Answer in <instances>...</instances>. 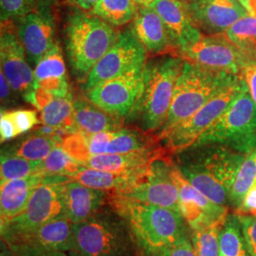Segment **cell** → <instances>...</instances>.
I'll list each match as a JSON object with an SVG mask.
<instances>
[{"instance_id": "cell-4", "label": "cell", "mask_w": 256, "mask_h": 256, "mask_svg": "<svg viewBox=\"0 0 256 256\" xmlns=\"http://www.w3.org/2000/svg\"><path fill=\"white\" fill-rule=\"evenodd\" d=\"M238 79L240 76L236 74L212 70L184 60L176 82L171 108L162 129L189 118Z\"/></svg>"}, {"instance_id": "cell-34", "label": "cell", "mask_w": 256, "mask_h": 256, "mask_svg": "<svg viewBox=\"0 0 256 256\" xmlns=\"http://www.w3.org/2000/svg\"><path fill=\"white\" fill-rule=\"evenodd\" d=\"M223 34L234 46L246 54L256 57V18L247 14Z\"/></svg>"}, {"instance_id": "cell-8", "label": "cell", "mask_w": 256, "mask_h": 256, "mask_svg": "<svg viewBox=\"0 0 256 256\" xmlns=\"http://www.w3.org/2000/svg\"><path fill=\"white\" fill-rule=\"evenodd\" d=\"M62 146L81 164L96 155L126 154L162 147L158 136L144 130L122 128L97 134L72 133L63 138Z\"/></svg>"}, {"instance_id": "cell-51", "label": "cell", "mask_w": 256, "mask_h": 256, "mask_svg": "<svg viewBox=\"0 0 256 256\" xmlns=\"http://www.w3.org/2000/svg\"><path fill=\"white\" fill-rule=\"evenodd\" d=\"M180 1H182V2H183V3L187 4V3H190V2H192V0H180Z\"/></svg>"}, {"instance_id": "cell-27", "label": "cell", "mask_w": 256, "mask_h": 256, "mask_svg": "<svg viewBox=\"0 0 256 256\" xmlns=\"http://www.w3.org/2000/svg\"><path fill=\"white\" fill-rule=\"evenodd\" d=\"M138 176L112 173L82 166V169L74 174L72 180L93 189L106 191L111 194H119L135 182Z\"/></svg>"}, {"instance_id": "cell-2", "label": "cell", "mask_w": 256, "mask_h": 256, "mask_svg": "<svg viewBox=\"0 0 256 256\" xmlns=\"http://www.w3.org/2000/svg\"><path fill=\"white\" fill-rule=\"evenodd\" d=\"M110 206L126 220L144 256L190 236L182 214L176 210L111 194Z\"/></svg>"}, {"instance_id": "cell-15", "label": "cell", "mask_w": 256, "mask_h": 256, "mask_svg": "<svg viewBox=\"0 0 256 256\" xmlns=\"http://www.w3.org/2000/svg\"><path fill=\"white\" fill-rule=\"evenodd\" d=\"M70 93L62 48L55 42L36 66L34 86L25 100L42 110L56 98L66 97Z\"/></svg>"}, {"instance_id": "cell-47", "label": "cell", "mask_w": 256, "mask_h": 256, "mask_svg": "<svg viewBox=\"0 0 256 256\" xmlns=\"http://www.w3.org/2000/svg\"><path fill=\"white\" fill-rule=\"evenodd\" d=\"M245 9L247 10L248 14L250 16L256 18V0H250Z\"/></svg>"}, {"instance_id": "cell-38", "label": "cell", "mask_w": 256, "mask_h": 256, "mask_svg": "<svg viewBox=\"0 0 256 256\" xmlns=\"http://www.w3.org/2000/svg\"><path fill=\"white\" fill-rule=\"evenodd\" d=\"M10 119L14 124L19 134L25 133L32 128H34L41 124L40 120L38 119L37 113L34 110H12L8 111Z\"/></svg>"}, {"instance_id": "cell-42", "label": "cell", "mask_w": 256, "mask_h": 256, "mask_svg": "<svg viewBox=\"0 0 256 256\" xmlns=\"http://www.w3.org/2000/svg\"><path fill=\"white\" fill-rule=\"evenodd\" d=\"M18 131L16 128L12 120L10 119L8 111H1L0 115V138L1 142L10 140L19 136Z\"/></svg>"}, {"instance_id": "cell-14", "label": "cell", "mask_w": 256, "mask_h": 256, "mask_svg": "<svg viewBox=\"0 0 256 256\" xmlns=\"http://www.w3.org/2000/svg\"><path fill=\"white\" fill-rule=\"evenodd\" d=\"M144 68L102 82L88 90V99L106 112L124 118L137 110L144 90Z\"/></svg>"}, {"instance_id": "cell-48", "label": "cell", "mask_w": 256, "mask_h": 256, "mask_svg": "<svg viewBox=\"0 0 256 256\" xmlns=\"http://www.w3.org/2000/svg\"><path fill=\"white\" fill-rule=\"evenodd\" d=\"M138 6H149L154 0H133Z\"/></svg>"}, {"instance_id": "cell-3", "label": "cell", "mask_w": 256, "mask_h": 256, "mask_svg": "<svg viewBox=\"0 0 256 256\" xmlns=\"http://www.w3.org/2000/svg\"><path fill=\"white\" fill-rule=\"evenodd\" d=\"M70 256H136L138 246L128 223L110 206L74 224Z\"/></svg>"}, {"instance_id": "cell-16", "label": "cell", "mask_w": 256, "mask_h": 256, "mask_svg": "<svg viewBox=\"0 0 256 256\" xmlns=\"http://www.w3.org/2000/svg\"><path fill=\"white\" fill-rule=\"evenodd\" d=\"M172 178L180 192V208L189 229L198 230L223 223L228 214V206H222L210 200L190 182L174 162Z\"/></svg>"}, {"instance_id": "cell-10", "label": "cell", "mask_w": 256, "mask_h": 256, "mask_svg": "<svg viewBox=\"0 0 256 256\" xmlns=\"http://www.w3.org/2000/svg\"><path fill=\"white\" fill-rule=\"evenodd\" d=\"M68 180L66 176L46 174L44 182L34 190L24 210L1 227V238L32 232L64 214L63 188Z\"/></svg>"}, {"instance_id": "cell-29", "label": "cell", "mask_w": 256, "mask_h": 256, "mask_svg": "<svg viewBox=\"0 0 256 256\" xmlns=\"http://www.w3.org/2000/svg\"><path fill=\"white\" fill-rule=\"evenodd\" d=\"M63 138L48 137L34 133L14 146L3 149L12 154L34 162H43L55 147L62 144Z\"/></svg>"}, {"instance_id": "cell-33", "label": "cell", "mask_w": 256, "mask_h": 256, "mask_svg": "<svg viewBox=\"0 0 256 256\" xmlns=\"http://www.w3.org/2000/svg\"><path fill=\"white\" fill-rule=\"evenodd\" d=\"M136 8L133 0H100L92 10V14L118 27L134 19Z\"/></svg>"}, {"instance_id": "cell-41", "label": "cell", "mask_w": 256, "mask_h": 256, "mask_svg": "<svg viewBox=\"0 0 256 256\" xmlns=\"http://www.w3.org/2000/svg\"><path fill=\"white\" fill-rule=\"evenodd\" d=\"M10 252L14 256H70L68 252H64L48 250V248H10Z\"/></svg>"}, {"instance_id": "cell-20", "label": "cell", "mask_w": 256, "mask_h": 256, "mask_svg": "<svg viewBox=\"0 0 256 256\" xmlns=\"http://www.w3.org/2000/svg\"><path fill=\"white\" fill-rule=\"evenodd\" d=\"M8 248L34 247L70 252L74 247V223L63 214L38 229L18 236L2 238Z\"/></svg>"}, {"instance_id": "cell-17", "label": "cell", "mask_w": 256, "mask_h": 256, "mask_svg": "<svg viewBox=\"0 0 256 256\" xmlns=\"http://www.w3.org/2000/svg\"><path fill=\"white\" fill-rule=\"evenodd\" d=\"M0 57L1 70L8 78L12 90L25 97L34 86V70L27 62L26 50L12 20L1 21Z\"/></svg>"}, {"instance_id": "cell-18", "label": "cell", "mask_w": 256, "mask_h": 256, "mask_svg": "<svg viewBox=\"0 0 256 256\" xmlns=\"http://www.w3.org/2000/svg\"><path fill=\"white\" fill-rule=\"evenodd\" d=\"M16 28L28 62L36 66L55 43L54 16L50 5L38 4L32 12L19 18Z\"/></svg>"}, {"instance_id": "cell-25", "label": "cell", "mask_w": 256, "mask_h": 256, "mask_svg": "<svg viewBox=\"0 0 256 256\" xmlns=\"http://www.w3.org/2000/svg\"><path fill=\"white\" fill-rule=\"evenodd\" d=\"M46 174H38L1 183L0 223L1 227L16 218L27 206L34 190L44 182Z\"/></svg>"}, {"instance_id": "cell-40", "label": "cell", "mask_w": 256, "mask_h": 256, "mask_svg": "<svg viewBox=\"0 0 256 256\" xmlns=\"http://www.w3.org/2000/svg\"><path fill=\"white\" fill-rule=\"evenodd\" d=\"M149 256H196L190 236L182 238L174 245L164 248Z\"/></svg>"}, {"instance_id": "cell-39", "label": "cell", "mask_w": 256, "mask_h": 256, "mask_svg": "<svg viewBox=\"0 0 256 256\" xmlns=\"http://www.w3.org/2000/svg\"><path fill=\"white\" fill-rule=\"evenodd\" d=\"M238 216L250 256H256V216Z\"/></svg>"}, {"instance_id": "cell-37", "label": "cell", "mask_w": 256, "mask_h": 256, "mask_svg": "<svg viewBox=\"0 0 256 256\" xmlns=\"http://www.w3.org/2000/svg\"><path fill=\"white\" fill-rule=\"evenodd\" d=\"M36 6V0H0L1 21L21 18Z\"/></svg>"}, {"instance_id": "cell-1", "label": "cell", "mask_w": 256, "mask_h": 256, "mask_svg": "<svg viewBox=\"0 0 256 256\" xmlns=\"http://www.w3.org/2000/svg\"><path fill=\"white\" fill-rule=\"evenodd\" d=\"M176 156V164L192 185L216 204L228 206L230 191L245 154L210 144L190 147Z\"/></svg>"}, {"instance_id": "cell-44", "label": "cell", "mask_w": 256, "mask_h": 256, "mask_svg": "<svg viewBox=\"0 0 256 256\" xmlns=\"http://www.w3.org/2000/svg\"><path fill=\"white\" fill-rule=\"evenodd\" d=\"M234 212L238 214L256 216V182L248 191L241 205Z\"/></svg>"}, {"instance_id": "cell-7", "label": "cell", "mask_w": 256, "mask_h": 256, "mask_svg": "<svg viewBox=\"0 0 256 256\" xmlns=\"http://www.w3.org/2000/svg\"><path fill=\"white\" fill-rule=\"evenodd\" d=\"M216 144L247 155L256 148V104L247 84L192 146Z\"/></svg>"}, {"instance_id": "cell-24", "label": "cell", "mask_w": 256, "mask_h": 256, "mask_svg": "<svg viewBox=\"0 0 256 256\" xmlns=\"http://www.w3.org/2000/svg\"><path fill=\"white\" fill-rule=\"evenodd\" d=\"M168 154L170 153L162 146L126 154L92 156L82 162V165L118 174H140L144 173L155 160Z\"/></svg>"}, {"instance_id": "cell-12", "label": "cell", "mask_w": 256, "mask_h": 256, "mask_svg": "<svg viewBox=\"0 0 256 256\" xmlns=\"http://www.w3.org/2000/svg\"><path fill=\"white\" fill-rule=\"evenodd\" d=\"M146 48L132 28L120 32L115 44L86 76V90L100 82L146 68Z\"/></svg>"}, {"instance_id": "cell-23", "label": "cell", "mask_w": 256, "mask_h": 256, "mask_svg": "<svg viewBox=\"0 0 256 256\" xmlns=\"http://www.w3.org/2000/svg\"><path fill=\"white\" fill-rule=\"evenodd\" d=\"M150 8L160 16L167 28L174 46L180 52L202 36L190 18L187 6L180 0H154Z\"/></svg>"}, {"instance_id": "cell-21", "label": "cell", "mask_w": 256, "mask_h": 256, "mask_svg": "<svg viewBox=\"0 0 256 256\" xmlns=\"http://www.w3.org/2000/svg\"><path fill=\"white\" fill-rule=\"evenodd\" d=\"M132 30L146 48L147 52L153 54H165L169 52L180 56L178 50L174 46L164 21L149 6L137 5Z\"/></svg>"}, {"instance_id": "cell-32", "label": "cell", "mask_w": 256, "mask_h": 256, "mask_svg": "<svg viewBox=\"0 0 256 256\" xmlns=\"http://www.w3.org/2000/svg\"><path fill=\"white\" fill-rule=\"evenodd\" d=\"M256 182V148L246 155L230 188L228 205L236 210Z\"/></svg>"}, {"instance_id": "cell-46", "label": "cell", "mask_w": 256, "mask_h": 256, "mask_svg": "<svg viewBox=\"0 0 256 256\" xmlns=\"http://www.w3.org/2000/svg\"><path fill=\"white\" fill-rule=\"evenodd\" d=\"M74 5L84 10H92L100 0H70Z\"/></svg>"}, {"instance_id": "cell-31", "label": "cell", "mask_w": 256, "mask_h": 256, "mask_svg": "<svg viewBox=\"0 0 256 256\" xmlns=\"http://www.w3.org/2000/svg\"><path fill=\"white\" fill-rule=\"evenodd\" d=\"M44 174L42 162L30 160L2 150L0 164V182Z\"/></svg>"}, {"instance_id": "cell-28", "label": "cell", "mask_w": 256, "mask_h": 256, "mask_svg": "<svg viewBox=\"0 0 256 256\" xmlns=\"http://www.w3.org/2000/svg\"><path fill=\"white\" fill-rule=\"evenodd\" d=\"M40 122L44 126L66 129L68 134L74 128V101L72 94L56 98L40 110Z\"/></svg>"}, {"instance_id": "cell-36", "label": "cell", "mask_w": 256, "mask_h": 256, "mask_svg": "<svg viewBox=\"0 0 256 256\" xmlns=\"http://www.w3.org/2000/svg\"><path fill=\"white\" fill-rule=\"evenodd\" d=\"M223 223L191 230L190 238L196 256H220V234Z\"/></svg>"}, {"instance_id": "cell-6", "label": "cell", "mask_w": 256, "mask_h": 256, "mask_svg": "<svg viewBox=\"0 0 256 256\" xmlns=\"http://www.w3.org/2000/svg\"><path fill=\"white\" fill-rule=\"evenodd\" d=\"M183 64L182 57L170 55L146 66L144 90L137 108L144 131L152 133L164 126Z\"/></svg>"}, {"instance_id": "cell-26", "label": "cell", "mask_w": 256, "mask_h": 256, "mask_svg": "<svg viewBox=\"0 0 256 256\" xmlns=\"http://www.w3.org/2000/svg\"><path fill=\"white\" fill-rule=\"evenodd\" d=\"M124 128L122 117L106 112L88 99L78 98L74 101L72 133L97 134Z\"/></svg>"}, {"instance_id": "cell-35", "label": "cell", "mask_w": 256, "mask_h": 256, "mask_svg": "<svg viewBox=\"0 0 256 256\" xmlns=\"http://www.w3.org/2000/svg\"><path fill=\"white\" fill-rule=\"evenodd\" d=\"M78 160L64 150L62 144L55 147L52 153L42 162L44 174L48 176H62L72 180L74 174L82 168Z\"/></svg>"}, {"instance_id": "cell-45", "label": "cell", "mask_w": 256, "mask_h": 256, "mask_svg": "<svg viewBox=\"0 0 256 256\" xmlns=\"http://www.w3.org/2000/svg\"><path fill=\"white\" fill-rule=\"evenodd\" d=\"M0 90H1V102H4L7 101V99L10 97V92L12 90V86L10 84L9 80L6 77L4 72L1 70L0 72Z\"/></svg>"}, {"instance_id": "cell-22", "label": "cell", "mask_w": 256, "mask_h": 256, "mask_svg": "<svg viewBox=\"0 0 256 256\" xmlns=\"http://www.w3.org/2000/svg\"><path fill=\"white\" fill-rule=\"evenodd\" d=\"M110 194L74 180L64 183V214L74 224L88 220L110 205Z\"/></svg>"}, {"instance_id": "cell-49", "label": "cell", "mask_w": 256, "mask_h": 256, "mask_svg": "<svg viewBox=\"0 0 256 256\" xmlns=\"http://www.w3.org/2000/svg\"><path fill=\"white\" fill-rule=\"evenodd\" d=\"M1 256H14L12 254V252H10L9 248H7L5 250H2V254H1Z\"/></svg>"}, {"instance_id": "cell-11", "label": "cell", "mask_w": 256, "mask_h": 256, "mask_svg": "<svg viewBox=\"0 0 256 256\" xmlns=\"http://www.w3.org/2000/svg\"><path fill=\"white\" fill-rule=\"evenodd\" d=\"M173 164L170 154L156 158L130 187L115 196L180 212V192L171 174Z\"/></svg>"}, {"instance_id": "cell-9", "label": "cell", "mask_w": 256, "mask_h": 256, "mask_svg": "<svg viewBox=\"0 0 256 256\" xmlns=\"http://www.w3.org/2000/svg\"><path fill=\"white\" fill-rule=\"evenodd\" d=\"M245 84L246 82L242 78L238 79L189 118L171 128L160 130L158 137L160 144L171 155H176L192 147L198 138L227 110Z\"/></svg>"}, {"instance_id": "cell-50", "label": "cell", "mask_w": 256, "mask_h": 256, "mask_svg": "<svg viewBox=\"0 0 256 256\" xmlns=\"http://www.w3.org/2000/svg\"><path fill=\"white\" fill-rule=\"evenodd\" d=\"M240 3H241V5L244 7V8H246V6H247L248 2L250 1V0H238Z\"/></svg>"}, {"instance_id": "cell-5", "label": "cell", "mask_w": 256, "mask_h": 256, "mask_svg": "<svg viewBox=\"0 0 256 256\" xmlns=\"http://www.w3.org/2000/svg\"><path fill=\"white\" fill-rule=\"evenodd\" d=\"M119 32L93 14L75 12L66 25V45L70 63L76 74L88 75L115 44Z\"/></svg>"}, {"instance_id": "cell-30", "label": "cell", "mask_w": 256, "mask_h": 256, "mask_svg": "<svg viewBox=\"0 0 256 256\" xmlns=\"http://www.w3.org/2000/svg\"><path fill=\"white\" fill-rule=\"evenodd\" d=\"M220 256H250L236 212L228 214L220 230Z\"/></svg>"}, {"instance_id": "cell-13", "label": "cell", "mask_w": 256, "mask_h": 256, "mask_svg": "<svg viewBox=\"0 0 256 256\" xmlns=\"http://www.w3.org/2000/svg\"><path fill=\"white\" fill-rule=\"evenodd\" d=\"M180 56L203 68L238 76L246 64L256 59L234 46L223 34H202L198 41L182 48Z\"/></svg>"}, {"instance_id": "cell-19", "label": "cell", "mask_w": 256, "mask_h": 256, "mask_svg": "<svg viewBox=\"0 0 256 256\" xmlns=\"http://www.w3.org/2000/svg\"><path fill=\"white\" fill-rule=\"evenodd\" d=\"M186 6L194 25L204 36L224 34L248 14L238 0H192Z\"/></svg>"}, {"instance_id": "cell-43", "label": "cell", "mask_w": 256, "mask_h": 256, "mask_svg": "<svg viewBox=\"0 0 256 256\" xmlns=\"http://www.w3.org/2000/svg\"><path fill=\"white\" fill-rule=\"evenodd\" d=\"M240 78L246 82L248 93L256 104V59L244 66L241 70Z\"/></svg>"}]
</instances>
